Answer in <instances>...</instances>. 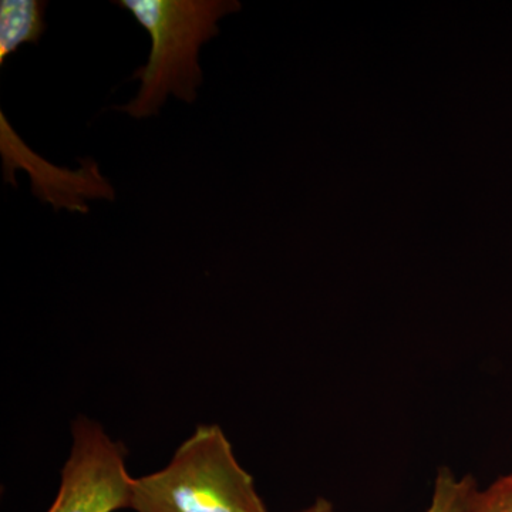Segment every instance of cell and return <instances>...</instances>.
<instances>
[{
    "label": "cell",
    "mask_w": 512,
    "mask_h": 512,
    "mask_svg": "<svg viewBox=\"0 0 512 512\" xmlns=\"http://www.w3.org/2000/svg\"><path fill=\"white\" fill-rule=\"evenodd\" d=\"M151 37L148 62L131 80H140L137 96L117 110L134 119L156 116L168 94L192 103L202 84L200 49L220 33L218 22L238 12L237 0H117Z\"/></svg>",
    "instance_id": "6da1fadb"
},
{
    "label": "cell",
    "mask_w": 512,
    "mask_h": 512,
    "mask_svg": "<svg viewBox=\"0 0 512 512\" xmlns=\"http://www.w3.org/2000/svg\"><path fill=\"white\" fill-rule=\"evenodd\" d=\"M128 510L268 512L218 424L198 426L163 470L133 478Z\"/></svg>",
    "instance_id": "7a4b0ae2"
},
{
    "label": "cell",
    "mask_w": 512,
    "mask_h": 512,
    "mask_svg": "<svg viewBox=\"0 0 512 512\" xmlns=\"http://www.w3.org/2000/svg\"><path fill=\"white\" fill-rule=\"evenodd\" d=\"M72 450L60 473L59 491L46 512H116L130 508L133 478L127 450L97 421L79 416L72 424Z\"/></svg>",
    "instance_id": "3957f363"
},
{
    "label": "cell",
    "mask_w": 512,
    "mask_h": 512,
    "mask_svg": "<svg viewBox=\"0 0 512 512\" xmlns=\"http://www.w3.org/2000/svg\"><path fill=\"white\" fill-rule=\"evenodd\" d=\"M47 3L39 0L0 2V64L26 43H39L46 32Z\"/></svg>",
    "instance_id": "277c9868"
},
{
    "label": "cell",
    "mask_w": 512,
    "mask_h": 512,
    "mask_svg": "<svg viewBox=\"0 0 512 512\" xmlns=\"http://www.w3.org/2000/svg\"><path fill=\"white\" fill-rule=\"evenodd\" d=\"M478 487L476 478L457 476L451 468L440 467L434 478L429 507L424 512H463Z\"/></svg>",
    "instance_id": "5b68a950"
},
{
    "label": "cell",
    "mask_w": 512,
    "mask_h": 512,
    "mask_svg": "<svg viewBox=\"0 0 512 512\" xmlns=\"http://www.w3.org/2000/svg\"><path fill=\"white\" fill-rule=\"evenodd\" d=\"M463 512H512V473L477 487Z\"/></svg>",
    "instance_id": "8992f818"
},
{
    "label": "cell",
    "mask_w": 512,
    "mask_h": 512,
    "mask_svg": "<svg viewBox=\"0 0 512 512\" xmlns=\"http://www.w3.org/2000/svg\"><path fill=\"white\" fill-rule=\"evenodd\" d=\"M299 512H336L333 504L326 498H318L315 503L309 505L308 508Z\"/></svg>",
    "instance_id": "52a82bcc"
}]
</instances>
